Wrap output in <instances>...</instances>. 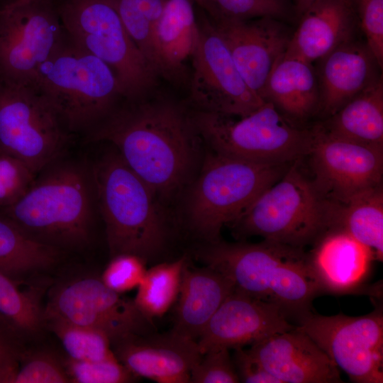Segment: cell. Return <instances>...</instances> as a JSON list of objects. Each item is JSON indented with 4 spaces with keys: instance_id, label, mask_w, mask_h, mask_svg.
<instances>
[{
    "instance_id": "obj_28",
    "label": "cell",
    "mask_w": 383,
    "mask_h": 383,
    "mask_svg": "<svg viewBox=\"0 0 383 383\" xmlns=\"http://www.w3.org/2000/svg\"><path fill=\"white\" fill-rule=\"evenodd\" d=\"M57 248L40 242L0 214V270L20 282L55 262Z\"/></svg>"
},
{
    "instance_id": "obj_21",
    "label": "cell",
    "mask_w": 383,
    "mask_h": 383,
    "mask_svg": "<svg viewBox=\"0 0 383 383\" xmlns=\"http://www.w3.org/2000/svg\"><path fill=\"white\" fill-rule=\"evenodd\" d=\"M318 113L328 118L359 93L382 77L377 60L365 43L354 38L318 60Z\"/></svg>"
},
{
    "instance_id": "obj_3",
    "label": "cell",
    "mask_w": 383,
    "mask_h": 383,
    "mask_svg": "<svg viewBox=\"0 0 383 383\" xmlns=\"http://www.w3.org/2000/svg\"><path fill=\"white\" fill-rule=\"evenodd\" d=\"M93 183L111 257L128 253L147 264L164 262L170 230L157 197L116 150L95 164Z\"/></svg>"
},
{
    "instance_id": "obj_16",
    "label": "cell",
    "mask_w": 383,
    "mask_h": 383,
    "mask_svg": "<svg viewBox=\"0 0 383 383\" xmlns=\"http://www.w3.org/2000/svg\"><path fill=\"white\" fill-rule=\"evenodd\" d=\"M247 84L260 96L277 60L287 51L293 32L279 19L211 18Z\"/></svg>"
},
{
    "instance_id": "obj_26",
    "label": "cell",
    "mask_w": 383,
    "mask_h": 383,
    "mask_svg": "<svg viewBox=\"0 0 383 383\" xmlns=\"http://www.w3.org/2000/svg\"><path fill=\"white\" fill-rule=\"evenodd\" d=\"M330 134L383 148V80L351 99L321 123Z\"/></svg>"
},
{
    "instance_id": "obj_44",
    "label": "cell",
    "mask_w": 383,
    "mask_h": 383,
    "mask_svg": "<svg viewBox=\"0 0 383 383\" xmlns=\"http://www.w3.org/2000/svg\"><path fill=\"white\" fill-rule=\"evenodd\" d=\"M195 3H197L200 6H201L203 4V0H193Z\"/></svg>"
},
{
    "instance_id": "obj_42",
    "label": "cell",
    "mask_w": 383,
    "mask_h": 383,
    "mask_svg": "<svg viewBox=\"0 0 383 383\" xmlns=\"http://www.w3.org/2000/svg\"><path fill=\"white\" fill-rule=\"evenodd\" d=\"M294 4V8L300 16L316 0H291Z\"/></svg>"
},
{
    "instance_id": "obj_39",
    "label": "cell",
    "mask_w": 383,
    "mask_h": 383,
    "mask_svg": "<svg viewBox=\"0 0 383 383\" xmlns=\"http://www.w3.org/2000/svg\"><path fill=\"white\" fill-rule=\"evenodd\" d=\"M65 366L49 355L30 357L21 366L13 383L70 382Z\"/></svg>"
},
{
    "instance_id": "obj_19",
    "label": "cell",
    "mask_w": 383,
    "mask_h": 383,
    "mask_svg": "<svg viewBox=\"0 0 383 383\" xmlns=\"http://www.w3.org/2000/svg\"><path fill=\"white\" fill-rule=\"evenodd\" d=\"M312 272L323 294L380 296V287H365L375 260L372 251L346 232L327 229L309 252Z\"/></svg>"
},
{
    "instance_id": "obj_12",
    "label": "cell",
    "mask_w": 383,
    "mask_h": 383,
    "mask_svg": "<svg viewBox=\"0 0 383 383\" xmlns=\"http://www.w3.org/2000/svg\"><path fill=\"white\" fill-rule=\"evenodd\" d=\"M65 30L54 0H28L0 11V80L33 84Z\"/></svg>"
},
{
    "instance_id": "obj_33",
    "label": "cell",
    "mask_w": 383,
    "mask_h": 383,
    "mask_svg": "<svg viewBox=\"0 0 383 383\" xmlns=\"http://www.w3.org/2000/svg\"><path fill=\"white\" fill-rule=\"evenodd\" d=\"M201 7L211 18L271 17L279 20L290 13L291 3L289 0H203Z\"/></svg>"
},
{
    "instance_id": "obj_5",
    "label": "cell",
    "mask_w": 383,
    "mask_h": 383,
    "mask_svg": "<svg viewBox=\"0 0 383 383\" xmlns=\"http://www.w3.org/2000/svg\"><path fill=\"white\" fill-rule=\"evenodd\" d=\"M90 186L79 167L57 165L35 179L0 214L40 242L57 248L82 247L89 242L93 220Z\"/></svg>"
},
{
    "instance_id": "obj_27",
    "label": "cell",
    "mask_w": 383,
    "mask_h": 383,
    "mask_svg": "<svg viewBox=\"0 0 383 383\" xmlns=\"http://www.w3.org/2000/svg\"><path fill=\"white\" fill-rule=\"evenodd\" d=\"M343 231L383 260V188L367 190L345 204L328 202L327 229Z\"/></svg>"
},
{
    "instance_id": "obj_9",
    "label": "cell",
    "mask_w": 383,
    "mask_h": 383,
    "mask_svg": "<svg viewBox=\"0 0 383 383\" xmlns=\"http://www.w3.org/2000/svg\"><path fill=\"white\" fill-rule=\"evenodd\" d=\"M191 116L215 152L248 160L292 164L309 155L313 141V126L292 123L269 102L237 120L200 111Z\"/></svg>"
},
{
    "instance_id": "obj_14",
    "label": "cell",
    "mask_w": 383,
    "mask_h": 383,
    "mask_svg": "<svg viewBox=\"0 0 383 383\" xmlns=\"http://www.w3.org/2000/svg\"><path fill=\"white\" fill-rule=\"evenodd\" d=\"M55 318L104 332L113 343L128 335L156 332L153 321L101 279L84 277L60 287L52 295L43 318Z\"/></svg>"
},
{
    "instance_id": "obj_38",
    "label": "cell",
    "mask_w": 383,
    "mask_h": 383,
    "mask_svg": "<svg viewBox=\"0 0 383 383\" xmlns=\"http://www.w3.org/2000/svg\"><path fill=\"white\" fill-rule=\"evenodd\" d=\"M366 45L383 66V0H351Z\"/></svg>"
},
{
    "instance_id": "obj_31",
    "label": "cell",
    "mask_w": 383,
    "mask_h": 383,
    "mask_svg": "<svg viewBox=\"0 0 383 383\" xmlns=\"http://www.w3.org/2000/svg\"><path fill=\"white\" fill-rule=\"evenodd\" d=\"M19 282L0 270V325L14 337L38 332L43 323V311Z\"/></svg>"
},
{
    "instance_id": "obj_23",
    "label": "cell",
    "mask_w": 383,
    "mask_h": 383,
    "mask_svg": "<svg viewBox=\"0 0 383 383\" xmlns=\"http://www.w3.org/2000/svg\"><path fill=\"white\" fill-rule=\"evenodd\" d=\"M233 291V284L223 274L209 266H193L189 259L183 268L171 330L197 341Z\"/></svg>"
},
{
    "instance_id": "obj_24",
    "label": "cell",
    "mask_w": 383,
    "mask_h": 383,
    "mask_svg": "<svg viewBox=\"0 0 383 383\" xmlns=\"http://www.w3.org/2000/svg\"><path fill=\"white\" fill-rule=\"evenodd\" d=\"M284 54L274 64L260 97L300 126L318 114L320 94L316 70L312 63Z\"/></svg>"
},
{
    "instance_id": "obj_7",
    "label": "cell",
    "mask_w": 383,
    "mask_h": 383,
    "mask_svg": "<svg viewBox=\"0 0 383 383\" xmlns=\"http://www.w3.org/2000/svg\"><path fill=\"white\" fill-rule=\"evenodd\" d=\"M293 162L228 226L236 239L253 235L304 248L327 230L328 203Z\"/></svg>"
},
{
    "instance_id": "obj_2",
    "label": "cell",
    "mask_w": 383,
    "mask_h": 383,
    "mask_svg": "<svg viewBox=\"0 0 383 383\" xmlns=\"http://www.w3.org/2000/svg\"><path fill=\"white\" fill-rule=\"evenodd\" d=\"M193 255L227 277L235 291L277 305L289 319L311 311L314 298L323 294L303 248L221 239L200 244Z\"/></svg>"
},
{
    "instance_id": "obj_20",
    "label": "cell",
    "mask_w": 383,
    "mask_h": 383,
    "mask_svg": "<svg viewBox=\"0 0 383 383\" xmlns=\"http://www.w3.org/2000/svg\"><path fill=\"white\" fill-rule=\"evenodd\" d=\"M248 350L280 383L343 382L337 366L296 327L270 335Z\"/></svg>"
},
{
    "instance_id": "obj_30",
    "label": "cell",
    "mask_w": 383,
    "mask_h": 383,
    "mask_svg": "<svg viewBox=\"0 0 383 383\" xmlns=\"http://www.w3.org/2000/svg\"><path fill=\"white\" fill-rule=\"evenodd\" d=\"M112 1L128 35L152 69L160 76L154 36L167 0Z\"/></svg>"
},
{
    "instance_id": "obj_40",
    "label": "cell",
    "mask_w": 383,
    "mask_h": 383,
    "mask_svg": "<svg viewBox=\"0 0 383 383\" xmlns=\"http://www.w3.org/2000/svg\"><path fill=\"white\" fill-rule=\"evenodd\" d=\"M233 362L240 382L280 383L270 374L247 349L243 347L233 348Z\"/></svg>"
},
{
    "instance_id": "obj_13",
    "label": "cell",
    "mask_w": 383,
    "mask_h": 383,
    "mask_svg": "<svg viewBox=\"0 0 383 383\" xmlns=\"http://www.w3.org/2000/svg\"><path fill=\"white\" fill-rule=\"evenodd\" d=\"M192 60L191 102L197 111L243 117L265 101L247 84L211 21L199 22Z\"/></svg>"
},
{
    "instance_id": "obj_29",
    "label": "cell",
    "mask_w": 383,
    "mask_h": 383,
    "mask_svg": "<svg viewBox=\"0 0 383 383\" xmlns=\"http://www.w3.org/2000/svg\"><path fill=\"white\" fill-rule=\"evenodd\" d=\"M188 260V255L184 254L147 269L133 299L146 318L152 321L154 318L163 316L176 302L183 268Z\"/></svg>"
},
{
    "instance_id": "obj_34",
    "label": "cell",
    "mask_w": 383,
    "mask_h": 383,
    "mask_svg": "<svg viewBox=\"0 0 383 383\" xmlns=\"http://www.w3.org/2000/svg\"><path fill=\"white\" fill-rule=\"evenodd\" d=\"M65 367L72 382L125 383L138 379L116 357L97 361L70 358Z\"/></svg>"
},
{
    "instance_id": "obj_8",
    "label": "cell",
    "mask_w": 383,
    "mask_h": 383,
    "mask_svg": "<svg viewBox=\"0 0 383 383\" xmlns=\"http://www.w3.org/2000/svg\"><path fill=\"white\" fill-rule=\"evenodd\" d=\"M56 5L65 34L111 69L123 97L139 100L153 88L158 76L128 35L112 0H61Z\"/></svg>"
},
{
    "instance_id": "obj_17",
    "label": "cell",
    "mask_w": 383,
    "mask_h": 383,
    "mask_svg": "<svg viewBox=\"0 0 383 383\" xmlns=\"http://www.w3.org/2000/svg\"><path fill=\"white\" fill-rule=\"evenodd\" d=\"M295 327L277 305L234 290L211 317L197 343L202 355L215 348L251 345Z\"/></svg>"
},
{
    "instance_id": "obj_22",
    "label": "cell",
    "mask_w": 383,
    "mask_h": 383,
    "mask_svg": "<svg viewBox=\"0 0 383 383\" xmlns=\"http://www.w3.org/2000/svg\"><path fill=\"white\" fill-rule=\"evenodd\" d=\"M357 25L351 0H316L301 15L284 55L313 64L353 39Z\"/></svg>"
},
{
    "instance_id": "obj_37",
    "label": "cell",
    "mask_w": 383,
    "mask_h": 383,
    "mask_svg": "<svg viewBox=\"0 0 383 383\" xmlns=\"http://www.w3.org/2000/svg\"><path fill=\"white\" fill-rule=\"evenodd\" d=\"M192 383H238L239 377L228 348H215L201 355L190 373Z\"/></svg>"
},
{
    "instance_id": "obj_6",
    "label": "cell",
    "mask_w": 383,
    "mask_h": 383,
    "mask_svg": "<svg viewBox=\"0 0 383 383\" xmlns=\"http://www.w3.org/2000/svg\"><path fill=\"white\" fill-rule=\"evenodd\" d=\"M292 164H267L211 153L189 198L188 229L202 243L221 240L222 228L281 178Z\"/></svg>"
},
{
    "instance_id": "obj_1",
    "label": "cell",
    "mask_w": 383,
    "mask_h": 383,
    "mask_svg": "<svg viewBox=\"0 0 383 383\" xmlns=\"http://www.w3.org/2000/svg\"><path fill=\"white\" fill-rule=\"evenodd\" d=\"M116 109L89 137L111 143L157 197H169L186 180L199 135L192 116L162 99Z\"/></svg>"
},
{
    "instance_id": "obj_10",
    "label": "cell",
    "mask_w": 383,
    "mask_h": 383,
    "mask_svg": "<svg viewBox=\"0 0 383 383\" xmlns=\"http://www.w3.org/2000/svg\"><path fill=\"white\" fill-rule=\"evenodd\" d=\"M67 131L33 84L0 80V153L18 158L37 174L59 155Z\"/></svg>"
},
{
    "instance_id": "obj_41",
    "label": "cell",
    "mask_w": 383,
    "mask_h": 383,
    "mask_svg": "<svg viewBox=\"0 0 383 383\" xmlns=\"http://www.w3.org/2000/svg\"><path fill=\"white\" fill-rule=\"evenodd\" d=\"M14 336L0 325V383H13L19 367Z\"/></svg>"
},
{
    "instance_id": "obj_36",
    "label": "cell",
    "mask_w": 383,
    "mask_h": 383,
    "mask_svg": "<svg viewBox=\"0 0 383 383\" xmlns=\"http://www.w3.org/2000/svg\"><path fill=\"white\" fill-rule=\"evenodd\" d=\"M147 269V263L139 256L120 254L111 257L100 279L107 287L121 294L138 288Z\"/></svg>"
},
{
    "instance_id": "obj_18",
    "label": "cell",
    "mask_w": 383,
    "mask_h": 383,
    "mask_svg": "<svg viewBox=\"0 0 383 383\" xmlns=\"http://www.w3.org/2000/svg\"><path fill=\"white\" fill-rule=\"evenodd\" d=\"M114 355L136 377L158 383H189L201 354L196 340L172 330L128 335L111 343Z\"/></svg>"
},
{
    "instance_id": "obj_11",
    "label": "cell",
    "mask_w": 383,
    "mask_h": 383,
    "mask_svg": "<svg viewBox=\"0 0 383 383\" xmlns=\"http://www.w3.org/2000/svg\"><path fill=\"white\" fill-rule=\"evenodd\" d=\"M296 321V328L307 334L350 381L383 382L382 306L361 316L309 311Z\"/></svg>"
},
{
    "instance_id": "obj_32",
    "label": "cell",
    "mask_w": 383,
    "mask_h": 383,
    "mask_svg": "<svg viewBox=\"0 0 383 383\" xmlns=\"http://www.w3.org/2000/svg\"><path fill=\"white\" fill-rule=\"evenodd\" d=\"M43 323H48L71 359L97 361L116 357L110 338L101 331L55 318H45Z\"/></svg>"
},
{
    "instance_id": "obj_25",
    "label": "cell",
    "mask_w": 383,
    "mask_h": 383,
    "mask_svg": "<svg viewBox=\"0 0 383 383\" xmlns=\"http://www.w3.org/2000/svg\"><path fill=\"white\" fill-rule=\"evenodd\" d=\"M193 0H167L155 27L154 43L160 76L180 78L199 39Z\"/></svg>"
},
{
    "instance_id": "obj_15",
    "label": "cell",
    "mask_w": 383,
    "mask_h": 383,
    "mask_svg": "<svg viewBox=\"0 0 383 383\" xmlns=\"http://www.w3.org/2000/svg\"><path fill=\"white\" fill-rule=\"evenodd\" d=\"M311 156L312 180L326 201L345 204L382 185L383 148L334 136L321 123L313 126Z\"/></svg>"
},
{
    "instance_id": "obj_4",
    "label": "cell",
    "mask_w": 383,
    "mask_h": 383,
    "mask_svg": "<svg viewBox=\"0 0 383 383\" xmlns=\"http://www.w3.org/2000/svg\"><path fill=\"white\" fill-rule=\"evenodd\" d=\"M55 111L67 131L89 133L123 97L116 75L102 60L65 34L39 67L32 84Z\"/></svg>"
},
{
    "instance_id": "obj_43",
    "label": "cell",
    "mask_w": 383,
    "mask_h": 383,
    "mask_svg": "<svg viewBox=\"0 0 383 383\" xmlns=\"http://www.w3.org/2000/svg\"><path fill=\"white\" fill-rule=\"evenodd\" d=\"M28 0H15L14 1L11 2V4H23V3H25L26 1H28Z\"/></svg>"
},
{
    "instance_id": "obj_35",
    "label": "cell",
    "mask_w": 383,
    "mask_h": 383,
    "mask_svg": "<svg viewBox=\"0 0 383 383\" xmlns=\"http://www.w3.org/2000/svg\"><path fill=\"white\" fill-rule=\"evenodd\" d=\"M36 174L18 158L0 153V209L9 206L21 198Z\"/></svg>"
}]
</instances>
